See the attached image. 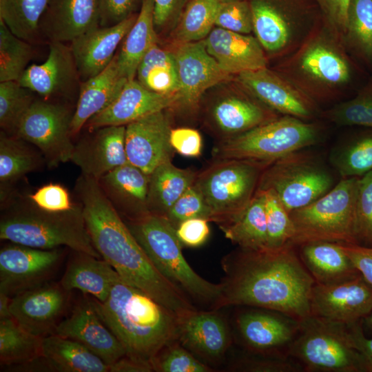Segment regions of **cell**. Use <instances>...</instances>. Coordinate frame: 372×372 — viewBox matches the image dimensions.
I'll return each instance as SVG.
<instances>
[{"label":"cell","mask_w":372,"mask_h":372,"mask_svg":"<svg viewBox=\"0 0 372 372\" xmlns=\"http://www.w3.org/2000/svg\"><path fill=\"white\" fill-rule=\"evenodd\" d=\"M225 273L217 309L248 306L275 311L296 320L311 315L315 280L295 246L238 249L221 262Z\"/></svg>","instance_id":"6da1fadb"},{"label":"cell","mask_w":372,"mask_h":372,"mask_svg":"<svg viewBox=\"0 0 372 372\" xmlns=\"http://www.w3.org/2000/svg\"><path fill=\"white\" fill-rule=\"evenodd\" d=\"M76 191L94 247L125 282L176 316L197 309L155 267L97 180L81 174Z\"/></svg>","instance_id":"7a4b0ae2"},{"label":"cell","mask_w":372,"mask_h":372,"mask_svg":"<svg viewBox=\"0 0 372 372\" xmlns=\"http://www.w3.org/2000/svg\"><path fill=\"white\" fill-rule=\"evenodd\" d=\"M90 302L123 346L125 356L152 371L158 353L176 340L177 316L122 279L105 301Z\"/></svg>","instance_id":"3957f363"},{"label":"cell","mask_w":372,"mask_h":372,"mask_svg":"<svg viewBox=\"0 0 372 372\" xmlns=\"http://www.w3.org/2000/svg\"><path fill=\"white\" fill-rule=\"evenodd\" d=\"M29 202L13 205L2 216L1 240L41 249L68 247L76 253L101 258L87 229L81 204L66 211L52 212Z\"/></svg>","instance_id":"277c9868"},{"label":"cell","mask_w":372,"mask_h":372,"mask_svg":"<svg viewBox=\"0 0 372 372\" xmlns=\"http://www.w3.org/2000/svg\"><path fill=\"white\" fill-rule=\"evenodd\" d=\"M130 230L153 265L190 301L217 309L220 283H212L198 275L187 262L175 228L164 218L149 214L129 220ZM192 302V301H191Z\"/></svg>","instance_id":"5b68a950"},{"label":"cell","mask_w":372,"mask_h":372,"mask_svg":"<svg viewBox=\"0 0 372 372\" xmlns=\"http://www.w3.org/2000/svg\"><path fill=\"white\" fill-rule=\"evenodd\" d=\"M359 177L341 178L324 195L290 213L293 234L290 244L327 241L358 244L355 205Z\"/></svg>","instance_id":"8992f818"},{"label":"cell","mask_w":372,"mask_h":372,"mask_svg":"<svg viewBox=\"0 0 372 372\" xmlns=\"http://www.w3.org/2000/svg\"><path fill=\"white\" fill-rule=\"evenodd\" d=\"M272 162L238 158L214 159L197 172L194 185L218 226L236 219L247 208L261 175Z\"/></svg>","instance_id":"52a82bcc"},{"label":"cell","mask_w":372,"mask_h":372,"mask_svg":"<svg viewBox=\"0 0 372 372\" xmlns=\"http://www.w3.org/2000/svg\"><path fill=\"white\" fill-rule=\"evenodd\" d=\"M287 355L307 372H364L348 326L310 315L300 320Z\"/></svg>","instance_id":"ba28073f"},{"label":"cell","mask_w":372,"mask_h":372,"mask_svg":"<svg viewBox=\"0 0 372 372\" xmlns=\"http://www.w3.org/2000/svg\"><path fill=\"white\" fill-rule=\"evenodd\" d=\"M318 127L285 115L241 134L220 141L212 149L214 159L238 158L273 162L316 144Z\"/></svg>","instance_id":"9c48e42d"},{"label":"cell","mask_w":372,"mask_h":372,"mask_svg":"<svg viewBox=\"0 0 372 372\" xmlns=\"http://www.w3.org/2000/svg\"><path fill=\"white\" fill-rule=\"evenodd\" d=\"M333 185L332 176L319 158L302 149L268 165L258 189L272 190L290 214L324 195Z\"/></svg>","instance_id":"30bf717a"},{"label":"cell","mask_w":372,"mask_h":372,"mask_svg":"<svg viewBox=\"0 0 372 372\" xmlns=\"http://www.w3.org/2000/svg\"><path fill=\"white\" fill-rule=\"evenodd\" d=\"M74 112L67 106L35 99L21 119L15 136L36 146L49 167L70 161L74 144L71 137Z\"/></svg>","instance_id":"8fae6325"},{"label":"cell","mask_w":372,"mask_h":372,"mask_svg":"<svg viewBox=\"0 0 372 372\" xmlns=\"http://www.w3.org/2000/svg\"><path fill=\"white\" fill-rule=\"evenodd\" d=\"M58 249H41L13 243L0 250V292L14 296L40 285L57 267Z\"/></svg>","instance_id":"7c38bea8"},{"label":"cell","mask_w":372,"mask_h":372,"mask_svg":"<svg viewBox=\"0 0 372 372\" xmlns=\"http://www.w3.org/2000/svg\"><path fill=\"white\" fill-rule=\"evenodd\" d=\"M372 310V287L360 274L331 285L315 282L311 315L350 325L364 319Z\"/></svg>","instance_id":"4fadbf2b"},{"label":"cell","mask_w":372,"mask_h":372,"mask_svg":"<svg viewBox=\"0 0 372 372\" xmlns=\"http://www.w3.org/2000/svg\"><path fill=\"white\" fill-rule=\"evenodd\" d=\"M172 129L164 110L125 125L127 161L148 174L159 165L171 162L175 153L169 141Z\"/></svg>","instance_id":"5bb4252c"},{"label":"cell","mask_w":372,"mask_h":372,"mask_svg":"<svg viewBox=\"0 0 372 372\" xmlns=\"http://www.w3.org/2000/svg\"><path fill=\"white\" fill-rule=\"evenodd\" d=\"M174 54L179 81L178 104L196 107L205 90L230 78L209 54L203 39L181 43Z\"/></svg>","instance_id":"9a60e30c"},{"label":"cell","mask_w":372,"mask_h":372,"mask_svg":"<svg viewBox=\"0 0 372 372\" xmlns=\"http://www.w3.org/2000/svg\"><path fill=\"white\" fill-rule=\"evenodd\" d=\"M217 311L196 309L177 316L176 340L208 362L223 359L231 344L227 322Z\"/></svg>","instance_id":"2e32d148"},{"label":"cell","mask_w":372,"mask_h":372,"mask_svg":"<svg viewBox=\"0 0 372 372\" xmlns=\"http://www.w3.org/2000/svg\"><path fill=\"white\" fill-rule=\"evenodd\" d=\"M68 292L61 285L47 282L19 292L10 299L12 317L34 335L52 334L66 307Z\"/></svg>","instance_id":"e0dca14e"},{"label":"cell","mask_w":372,"mask_h":372,"mask_svg":"<svg viewBox=\"0 0 372 372\" xmlns=\"http://www.w3.org/2000/svg\"><path fill=\"white\" fill-rule=\"evenodd\" d=\"M18 82L45 99L72 94L81 80L70 46L50 41L47 59L28 66Z\"/></svg>","instance_id":"ac0fdd59"},{"label":"cell","mask_w":372,"mask_h":372,"mask_svg":"<svg viewBox=\"0 0 372 372\" xmlns=\"http://www.w3.org/2000/svg\"><path fill=\"white\" fill-rule=\"evenodd\" d=\"M300 321L281 313L260 309L244 311L236 319L244 343L254 353L282 355L296 336Z\"/></svg>","instance_id":"d6986e66"},{"label":"cell","mask_w":372,"mask_h":372,"mask_svg":"<svg viewBox=\"0 0 372 372\" xmlns=\"http://www.w3.org/2000/svg\"><path fill=\"white\" fill-rule=\"evenodd\" d=\"M238 79L253 96L276 112L302 121L316 114V106L307 94L267 68L241 72Z\"/></svg>","instance_id":"ffe728a7"},{"label":"cell","mask_w":372,"mask_h":372,"mask_svg":"<svg viewBox=\"0 0 372 372\" xmlns=\"http://www.w3.org/2000/svg\"><path fill=\"white\" fill-rule=\"evenodd\" d=\"M54 334L82 344L108 365L125 356V350L100 318L90 300L78 304L56 325Z\"/></svg>","instance_id":"44dd1931"},{"label":"cell","mask_w":372,"mask_h":372,"mask_svg":"<svg viewBox=\"0 0 372 372\" xmlns=\"http://www.w3.org/2000/svg\"><path fill=\"white\" fill-rule=\"evenodd\" d=\"M178 94H164L143 87L136 79L127 81L118 95L105 110L92 116L91 130L110 125H127L150 114L178 103Z\"/></svg>","instance_id":"7402d4cb"},{"label":"cell","mask_w":372,"mask_h":372,"mask_svg":"<svg viewBox=\"0 0 372 372\" xmlns=\"http://www.w3.org/2000/svg\"><path fill=\"white\" fill-rule=\"evenodd\" d=\"M94 130L92 136L74 145L70 161L81 169L83 175L99 180L128 162L125 125L105 126Z\"/></svg>","instance_id":"603a6c76"},{"label":"cell","mask_w":372,"mask_h":372,"mask_svg":"<svg viewBox=\"0 0 372 372\" xmlns=\"http://www.w3.org/2000/svg\"><path fill=\"white\" fill-rule=\"evenodd\" d=\"M137 15L134 14L114 25L96 28L70 42L81 81L97 75L110 64Z\"/></svg>","instance_id":"cb8c5ba5"},{"label":"cell","mask_w":372,"mask_h":372,"mask_svg":"<svg viewBox=\"0 0 372 372\" xmlns=\"http://www.w3.org/2000/svg\"><path fill=\"white\" fill-rule=\"evenodd\" d=\"M99 26L98 0H48L39 28L50 41L70 43Z\"/></svg>","instance_id":"d4e9b609"},{"label":"cell","mask_w":372,"mask_h":372,"mask_svg":"<svg viewBox=\"0 0 372 372\" xmlns=\"http://www.w3.org/2000/svg\"><path fill=\"white\" fill-rule=\"evenodd\" d=\"M276 112L258 99L231 94L214 101L208 114L220 141L278 118Z\"/></svg>","instance_id":"484cf974"},{"label":"cell","mask_w":372,"mask_h":372,"mask_svg":"<svg viewBox=\"0 0 372 372\" xmlns=\"http://www.w3.org/2000/svg\"><path fill=\"white\" fill-rule=\"evenodd\" d=\"M149 180L150 174L127 162L105 174L99 183L118 212L132 220L150 214Z\"/></svg>","instance_id":"4316f807"},{"label":"cell","mask_w":372,"mask_h":372,"mask_svg":"<svg viewBox=\"0 0 372 372\" xmlns=\"http://www.w3.org/2000/svg\"><path fill=\"white\" fill-rule=\"evenodd\" d=\"M204 40L209 54L230 74L266 68V57L256 38L216 27Z\"/></svg>","instance_id":"83f0119b"},{"label":"cell","mask_w":372,"mask_h":372,"mask_svg":"<svg viewBox=\"0 0 372 372\" xmlns=\"http://www.w3.org/2000/svg\"><path fill=\"white\" fill-rule=\"evenodd\" d=\"M127 81L119 70L115 54L102 72L81 81L71 124L72 136L78 134L92 116L109 106Z\"/></svg>","instance_id":"f1b7e54d"},{"label":"cell","mask_w":372,"mask_h":372,"mask_svg":"<svg viewBox=\"0 0 372 372\" xmlns=\"http://www.w3.org/2000/svg\"><path fill=\"white\" fill-rule=\"evenodd\" d=\"M76 254L68 265L60 285L67 291L76 289L99 302L105 301L121 277L102 258Z\"/></svg>","instance_id":"f546056e"},{"label":"cell","mask_w":372,"mask_h":372,"mask_svg":"<svg viewBox=\"0 0 372 372\" xmlns=\"http://www.w3.org/2000/svg\"><path fill=\"white\" fill-rule=\"evenodd\" d=\"M41 360L47 371L109 372V365L82 344L54 333L43 338Z\"/></svg>","instance_id":"4dcf8cb0"},{"label":"cell","mask_w":372,"mask_h":372,"mask_svg":"<svg viewBox=\"0 0 372 372\" xmlns=\"http://www.w3.org/2000/svg\"><path fill=\"white\" fill-rule=\"evenodd\" d=\"M299 247L300 258L316 283L335 284L360 275L339 243L319 241Z\"/></svg>","instance_id":"1f68e13d"},{"label":"cell","mask_w":372,"mask_h":372,"mask_svg":"<svg viewBox=\"0 0 372 372\" xmlns=\"http://www.w3.org/2000/svg\"><path fill=\"white\" fill-rule=\"evenodd\" d=\"M154 0H143L136 19L116 54L122 75L128 81L136 79L138 67L148 52L158 43L154 24Z\"/></svg>","instance_id":"d6a6232c"},{"label":"cell","mask_w":372,"mask_h":372,"mask_svg":"<svg viewBox=\"0 0 372 372\" xmlns=\"http://www.w3.org/2000/svg\"><path fill=\"white\" fill-rule=\"evenodd\" d=\"M197 172L165 163L150 174L147 206L150 214L165 217L178 198L194 185Z\"/></svg>","instance_id":"836d02e7"},{"label":"cell","mask_w":372,"mask_h":372,"mask_svg":"<svg viewBox=\"0 0 372 372\" xmlns=\"http://www.w3.org/2000/svg\"><path fill=\"white\" fill-rule=\"evenodd\" d=\"M299 68L313 81L330 87L344 84L350 79V68L345 58L324 41H316L304 50Z\"/></svg>","instance_id":"e575fe53"},{"label":"cell","mask_w":372,"mask_h":372,"mask_svg":"<svg viewBox=\"0 0 372 372\" xmlns=\"http://www.w3.org/2000/svg\"><path fill=\"white\" fill-rule=\"evenodd\" d=\"M225 237L239 247L258 250L267 248L264 197L257 189L244 211L234 221L219 226Z\"/></svg>","instance_id":"d590c367"},{"label":"cell","mask_w":372,"mask_h":372,"mask_svg":"<svg viewBox=\"0 0 372 372\" xmlns=\"http://www.w3.org/2000/svg\"><path fill=\"white\" fill-rule=\"evenodd\" d=\"M136 80L145 88L154 92L177 94L179 81L174 54L155 43L141 61Z\"/></svg>","instance_id":"8d00e7d4"},{"label":"cell","mask_w":372,"mask_h":372,"mask_svg":"<svg viewBox=\"0 0 372 372\" xmlns=\"http://www.w3.org/2000/svg\"><path fill=\"white\" fill-rule=\"evenodd\" d=\"M253 30L265 50L278 51L289 38V24L286 12L272 0H251Z\"/></svg>","instance_id":"74e56055"},{"label":"cell","mask_w":372,"mask_h":372,"mask_svg":"<svg viewBox=\"0 0 372 372\" xmlns=\"http://www.w3.org/2000/svg\"><path fill=\"white\" fill-rule=\"evenodd\" d=\"M43 338L28 331L12 318L0 319L1 365H28L41 356Z\"/></svg>","instance_id":"f35d334b"},{"label":"cell","mask_w":372,"mask_h":372,"mask_svg":"<svg viewBox=\"0 0 372 372\" xmlns=\"http://www.w3.org/2000/svg\"><path fill=\"white\" fill-rule=\"evenodd\" d=\"M48 0H0V19L18 37L30 43L40 34Z\"/></svg>","instance_id":"ab89813d"},{"label":"cell","mask_w":372,"mask_h":372,"mask_svg":"<svg viewBox=\"0 0 372 372\" xmlns=\"http://www.w3.org/2000/svg\"><path fill=\"white\" fill-rule=\"evenodd\" d=\"M39 164L36 154L25 141L1 131L0 182L8 185L34 170Z\"/></svg>","instance_id":"60d3db41"},{"label":"cell","mask_w":372,"mask_h":372,"mask_svg":"<svg viewBox=\"0 0 372 372\" xmlns=\"http://www.w3.org/2000/svg\"><path fill=\"white\" fill-rule=\"evenodd\" d=\"M222 0H188L180 16L176 37L181 42L203 40L215 25Z\"/></svg>","instance_id":"b9f144b4"},{"label":"cell","mask_w":372,"mask_h":372,"mask_svg":"<svg viewBox=\"0 0 372 372\" xmlns=\"http://www.w3.org/2000/svg\"><path fill=\"white\" fill-rule=\"evenodd\" d=\"M33 53L30 43L13 34L0 19V82L18 81Z\"/></svg>","instance_id":"7bdbcfd3"},{"label":"cell","mask_w":372,"mask_h":372,"mask_svg":"<svg viewBox=\"0 0 372 372\" xmlns=\"http://www.w3.org/2000/svg\"><path fill=\"white\" fill-rule=\"evenodd\" d=\"M35 100L34 92L18 81L0 83V126L1 131L15 136L23 116Z\"/></svg>","instance_id":"ee69618b"},{"label":"cell","mask_w":372,"mask_h":372,"mask_svg":"<svg viewBox=\"0 0 372 372\" xmlns=\"http://www.w3.org/2000/svg\"><path fill=\"white\" fill-rule=\"evenodd\" d=\"M342 178L362 176L372 170V134L349 143L332 158Z\"/></svg>","instance_id":"f6af8a7d"},{"label":"cell","mask_w":372,"mask_h":372,"mask_svg":"<svg viewBox=\"0 0 372 372\" xmlns=\"http://www.w3.org/2000/svg\"><path fill=\"white\" fill-rule=\"evenodd\" d=\"M264 197L267 248L276 249L290 242L293 234V225L289 213L276 194L271 189H260Z\"/></svg>","instance_id":"bcb514c9"},{"label":"cell","mask_w":372,"mask_h":372,"mask_svg":"<svg viewBox=\"0 0 372 372\" xmlns=\"http://www.w3.org/2000/svg\"><path fill=\"white\" fill-rule=\"evenodd\" d=\"M324 116L340 126L358 125L372 128V87H366L353 99L326 111Z\"/></svg>","instance_id":"7dc6e473"},{"label":"cell","mask_w":372,"mask_h":372,"mask_svg":"<svg viewBox=\"0 0 372 372\" xmlns=\"http://www.w3.org/2000/svg\"><path fill=\"white\" fill-rule=\"evenodd\" d=\"M153 371L158 372H211L213 369L174 340L165 346L152 363Z\"/></svg>","instance_id":"c3c4849f"},{"label":"cell","mask_w":372,"mask_h":372,"mask_svg":"<svg viewBox=\"0 0 372 372\" xmlns=\"http://www.w3.org/2000/svg\"><path fill=\"white\" fill-rule=\"evenodd\" d=\"M347 30L364 55L372 58V0L351 1Z\"/></svg>","instance_id":"681fc988"},{"label":"cell","mask_w":372,"mask_h":372,"mask_svg":"<svg viewBox=\"0 0 372 372\" xmlns=\"http://www.w3.org/2000/svg\"><path fill=\"white\" fill-rule=\"evenodd\" d=\"M358 244L372 247V170L359 178L355 205Z\"/></svg>","instance_id":"f907efd6"},{"label":"cell","mask_w":372,"mask_h":372,"mask_svg":"<svg viewBox=\"0 0 372 372\" xmlns=\"http://www.w3.org/2000/svg\"><path fill=\"white\" fill-rule=\"evenodd\" d=\"M164 218L175 229L181 222L190 218H202L212 221L209 208L194 185L178 198Z\"/></svg>","instance_id":"816d5d0a"},{"label":"cell","mask_w":372,"mask_h":372,"mask_svg":"<svg viewBox=\"0 0 372 372\" xmlns=\"http://www.w3.org/2000/svg\"><path fill=\"white\" fill-rule=\"evenodd\" d=\"M215 25L231 32L247 34L253 30L252 13L247 0H222Z\"/></svg>","instance_id":"f5cc1de1"},{"label":"cell","mask_w":372,"mask_h":372,"mask_svg":"<svg viewBox=\"0 0 372 372\" xmlns=\"http://www.w3.org/2000/svg\"><path fill=\"white\" fill-rule=\"evenodd\" d=\"M232 369L246 372H300L302 366L293 359L282 355L254 353L236 361Z\"/></svg>","instance_id":"db71d44e"},{"label":"cell","mask_w":372,"mask_h":372,"mask_svg":"<svg viewBox=\"0 0 372 372\" xmlns=\"http://www.w3.org/2000/svg\"><path fill=\"white\" fill-rule=\"evenodd\" d=\"M28 198L36 207L52 212L66 211L76 205L72 203L67 189L59 184L43 185Z\"/></svg>","instance_id":"11a10c76"},{"label":"cell","mask_w":372,"mask_h":372,"mask_svg":"<svg viewBox=\"0 0 372 372\" xmlns=\"http://www.w3.org/2000/svg\"><path fill=\"white\" fill-rule=\"evenodd\" d=\"M143 0H98L100 26L116 25L138 13Z\"/></svg>","instance_id":"9f6ffc18"},{"label":"cell","mask_w":372,"mask_h":372,"mask_svg":"<svg viewBox=\"0 0 372 372\" xmlns=\"http://www.w3.org/2000/svg\"><path fill=\"white\" fill-rule=\"evenodd\" d=\"M169 141L175 152L183 156L196 158L202 154L203 138L200 132L195 129L172 128Z\"/></svg>","instance_id":"6f0895ef"},{"label":"cell","mask_w":372,"mask_h":372,"mask_svg":"<svg viewBox=\"0 0 372 372\" xmlns=\"http://www.w3.org/2000/svg\"><path fill=\"white\" fill-rule=\"evenodd\" d=\"M209 220L202 218H194L181 222L176 229V234L183 245L196 248L207 240L210 229Z\"/></svg>","instance_id":"680465c9"},{"label":"cell","mask_w":372,"mask_h":372,"mask_svg":"<svg viewBox=\"0 0 372 372\" xmlns=\"http://www.w3.org/2000/svg\"><path fill=\"white\" fill-rule=\"evenodd\" d=\"M339 244L360 274L372 287V247Z\"/></svg>","instance_id":"91938a15"},{"label":"cell","mask_w":372,"mask_h":372,"mask_svg":"<svg viewBox=\"0 0 372 372\" xmlns=\"http://www.w3.org/2000/svg\"><path fill=\"white\" fill-rule=\"evenodd\" d=\"M355 348L360 353L364 372H372V338H367L360 322L347 325Z\"/></svg>","instance_id":"94428289"},{"label":"cell","mask_w":372,"mask_h":372,"mask_svg":"<svg viewBox=\"0 0 372 372\" xmlns=\"http://www.w3.org/2000/svg\"><path fill=\"white\" fill-rule=\"evenodd\" d=\"M329 20L338 28H347L349 7L351 0H318Z\"/></svg>","instance_id":"6125c7cd"},{"label":"cell","mask_w":372,"mask_h":372,"mask_svg":"<svg viewBox=\"0 0 372 372\" xmlns=\"http://www.w3.org/2000/svg\"><path fill=\"white\" fill-rule=\"evenodd\" d=\"M188 0H154V24L161 27L166 24L178 12L183 11Z\"/></svg>","instance_id":"be15d7a7"},{"label":"cell","mask_w":372,"mask_h":372,"mask_svg":"<svg viewBox=\"0 0 372 372\" xmlns=\"http://www.w3.org/2000/svg\"><path fill=\"white\" fill-rule=\"evenodd\" d=\"M152 370L126 356L109 365V372H148Z\"/></svg>","instance_id":"e7e4bbea"},{"label":"cell","mask_w":372,"mask_h":372,"mask_svg":"<svg viewBox=\"0 0 372 372\" xmlns=\"http://www.w3.org/2000/svg\"><path fill=\"white\" fill-rule=\"evenodd\" d=\"M10 298L0 292V319L12 318L10 311Z\"/></svg>","instance_id":"03108f58"},{"label":"cell","mask_w":372,"mask_h":372,"mask_svg":"<svg viewBox=\"0 0 372 372\" xmlns=\"http://www.w3.org/2000/svg\"><path fill=\"white\" fill-rule=\"evenodd\" d=\"M364 320H366L367 325L372 329V310Z\"/></svg>","instance_id":"003e7915"}]
</instances>
